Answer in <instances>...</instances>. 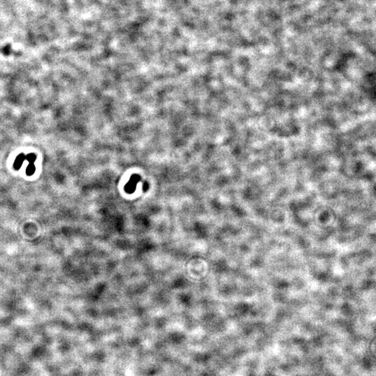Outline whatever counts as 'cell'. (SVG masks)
<instances>
[{"instance_id":"6da1fadb","label":"cell","mask_w":376,"mask_h":376,"mask_svg":"<svg viewBox=\"0 0 376 376\" xmlns=\"http://www.w3.org/2000/svg\"><path fill=\"white\" fill-rule=\"evenodd\" d=\"M25 160V156L24 154H20L18 155V156L16 157L15 161L14 162V164H13V167H14L15 169L18 170V169H20V167L23 164V162Z\"/></svg>"},{"instance_id":"7a4b0ae2","label":"cell","mask_w":376,"mask_h":376,"mask_svg":"<svg viewBox=\"0 0 376 376\" xmlns=\"http://www.w3.org/2000/svg\"><path fill=\"white\" fill-rule=\"evenodd\" d=\"M36 171V167L34 166V163H29L26 169V173L28 176L33 175Z\"/></svg>"},{"instance_id":"3957f363","label":"cell","mask_w":376,"mask_h":376,"mask_svg":"<svg viewBox=\"0 0 376 376\" xmlns=\"http://www.w3.org/2000/svg\"><path fill=\"white\" fill-rule=\"evenodd\" d=\"M25 160H27L29 163H34L36 160V155L34 153H30V154H28L27 156H25Z\"/></svg>"}]
</instances>
